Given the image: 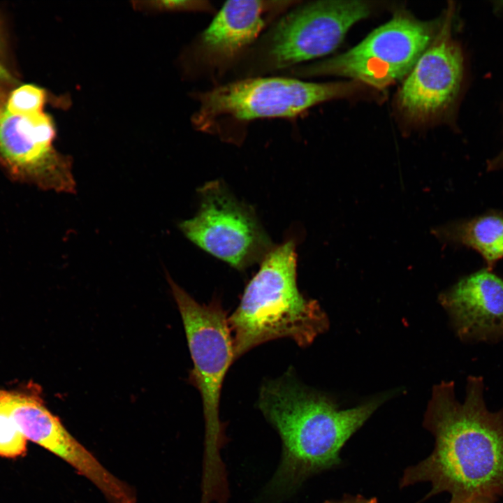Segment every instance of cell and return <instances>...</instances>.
Instances as JSON below:
<instances>
[{
  "mask_svg": "<svg viewBox=\"0 0 503 503\" xmlns=\"http://www.w3.org/2000/svg\"><path fill=\"white\" fill-rule=\"evenodd\" d=\"M479 376H469L460 402L455 384L442 381L433 386L423 426L435 438L432 453L409 466L401 488L429 482L425 499L447 492L451 498L482 495L497 500L503 495V407L490 411Z\"/></svg>",
  "mask_w": 503,
  "mask_h": 503,
  "instance_id": "obj_1",
  "label": "cell"
},
{
  "mask_svg": "<svg viewBox=\"0 0 503 503\" xmlns=\"http://www.w3.org/2000/svg\"><path fill=\"white\" fill-rule=\"evenodd\" d=\"M393 393H383L342 409L330 396L302 386L291 373L266 381L258 407L282 442V459L266 496L284 498L312 475L340 465L344 445Z\"/></svg>",
  "mask_w": 503,
  "mask_h": 503,
  "instance_id": "obj_2",
  "label": "cell"
},
{
  "mask_svg": "<svg viewBox=\"0 0 503 503\" xmlns=\"http://www.w3.org/2000/svg\"><path fill=\"white\" fill-rule=\"evenodd\" d=\"M1 31H0V45H1Z\"/></svg>",
  "mask_w": 503,
  "mask_h": 503,
  "instance_id": "obj_23",
  "label": "cell"
},
{
  "mask_svg": "<svg viewBox=\"0 0 503 503\" xmlns=\"http://www.w3.org/2000/svg\"><path fill=\"white\" fill-rule=\"evenodd\" d=\"M374 5L365 1L330 0L297 6L274 24L258 48L260 69L277 71L326 55L349 29L367 17Z\"/></svg>",
  "mask_w": 503,
  "mask_h": 503,
  "instance_id": "obj_7",
  "label": "cell"
},
{
  "mask_svg": "<svg viewBox=\"0 0 503 503\" xmlns=\"http://www.w3.org/2000/svg\"><path fill=\"white\" fill-rule=\"evenodd\" d=\"M454 13V5H449L436 36L398 92V109L412 122L448 117L465 88V57L461 45L453 37Z\"/></svg>",
  "mask_w": 503,
  "mask_h": 503,
  "instance_id": "obj_9",
  "label": "cell"
},
{
  "mask_svg": "<svg viewBox=\"0 0 503 503\" xmlns=\"http://www.w3.org/2000/svg\"><path fill=\"white\" fill-rule=\"evenodd\" d=\"M324 503H379L376 497L367 498L360 495H345L340 500H328Z\"/></svg>",
  "mask_w": 503,
  "mask_h": 503,
  "instance_id": "obj_18",
  "label": "cell"
},
{
  "mask_svg": "<svg viewBox=\"0 0 503 503\" xmlns=\"http://www.w3.org/2000/svg\"><path fill=\"white\" fill-rule=\"evenodd\" d=\"M13 78L10 72L0 63V89L8 83L12 82Z\"/></svg>",
  "mask_w": 503,
  "mask_h": 503,
  "instance_id": "obj_21",
  "label": "cell"
},
{
  "mask_svg": "<svg viewBox=\"0 0 503 503\" xmlns=\"http://www.w3.org/2000/svg\"><path fill=\"white\" fill-rule=\"evenodd\" d=\"M293 241L273 247L247 285L239 305L228 318L235 359L254 347L287 337L307 347L329 328L319 303L300 292Z\"/></svg>",
  "mask_w": 503,
  "mask_h": 503,
  "instance_id": "obj_3",
  "label": "cell"
},
{
  "mask_svg": "<svg viewBox=\"0 0 503 503\" xmlns=\"http://www.w3.org/2000/svg\"><path fill=\"white\" fill-rule=\"evenodd\" d=\"M6 98L0 89V166L6 175L43 190L75 192L72 161L54 148L50 117L44 112L10 114L5 108Z\"/></svg>",
  "mask_w": 503,
  "mask_h": 503,
  "instance_id": "obj_10",
  "label": "cell"
},
{
  "mask_svg": "<svg viewBox=\"0 0 503 503\" xmlns=\"http://www.w3.org/2000/svg\"><path fill=\"white\" fill-rule=\"evenodd\" d=\"M296 3L226 1L197 37L186 56V61L197 71L212 76L221 75L256 40L273 15Z\"/></svg>",
  "mask_w": 503,
  "mask_h": 503,
  "instance_id": "obj_12",
  "label": "cell"
},
{
  "mask_svg": "<svg viewBox=\"0 0 503 503\" xmlns=\"http://www.w3.org/2000/svg\"><path fill=\"white\" fill-rule=\"evenodd\" d=\"M486 169L489 172L503 169V147L497 155L487 162Z\"/></svg>",
  "mask_w": 503,
  "mask_h": 503,
  "instance_id": "obj_20",
  "label": "cell"
},
{
  "mask_svg": "<svg viewBox=\"0 0 503 503\" xmlns=\"http://www.w3.org/2000/svg\"><path fill=\"white\" fill-rule=\"evenodd\" d=\"M432 233L442 242L476 251L488 270H493L503 258V212L490 211L453 221L435 228Z\"/></svg>",
  "mask_w": 503,
  "mask_h": 503,
  "instance_id": "obj_14",
  "label": "cell"
},
{
  "mask_svg": "<svg viewBox=\"0 0 503 503\" xmlns=\"http://www.w3.org/2000/svg\"><path fill=\"white\" fill-rule=\"evenodd\" d=\"M361 82L316 83L291 78L256 77L217 86L197 94L196 128L223 138L231 136L249 122L263 118H291L325 101L353 95Z\"/></svg>",
  "mask_w": 503,
  "mask_h": 503,
  "instance_id": "obj_5",
  "label": "cell"
},
{
  "mask_svg": "<svg viewBox=\"0 0 503 503\" xmlns=\"http://www.w3.org/2000/svg\"><path fill=\"white\" fill-rule=\"evenodd\" d=\"M136 9L145 11H212L207 1H140L133 3Z\"/></svg>",
  "mask_w": 503,
  "mask_h": 503,
  "instance_id": "obj_17",
  "label": "cell"
},
{
  "mask_svg": "<svg viewBox=\"0 0 503 503\" xmlns=\"http://www.w3.org/2000/svg\"><path fill=\"white\" fill-rule=\"evenodd\" d=\"M9 411L26 437L59 457L92 481L108 503H136L133 489L107 469L65 428L45 406L38 388L15 391Z\"/></svg>",
  "mask_w": 503,
  "mask_h": 503,
  "instance_id": "obj_11",
  "label": "cell"
},
{
  "mask_svg": "<svg viewBox=\"0 0 503 503\" xmlns=\"http://www.w3.org/2000/svg\"><path fill=\"white\" fill-rule=\"evenodd\" d=\"M27 452V439L20 430L8 407L0 406V456L14 458Z\"/></svg>",
  "mask_w": 503,
  "mask_h": 503,
  "instance_id": "obj_16",
  "label": "cell"
},
{
  "mask_svg": "<svg viewBox=\"0 0 503 503\" xmlns=\"http://www.w3.org/2000/svg\"><path fill=\"white\" fill-rule=\"evenodd\" d=\"M493 9L497 13H503V1H495L493 2Z\"/></svg>",
  "mask_w": 503,
  "mask_h": 503,
  "instance_id": "obj_22",
  "label": "cell"
},
{
  "mask_svg": "<svg viewBox=\"0 0 503 503\" xmlns=\"http://www.w3.org/2000/svg\"><path fill=\"white\" fill-rule=\"evenodd\" d=\"M439 301L462 341L503 340V279L493 270L485 268L463 277Z\"/></svg>",
  "mask_w": 503,
  "mask_h": 503,
  "instance_id": "obj_13",
  "label": "cell"
},
{
  "mask_svg": "<svg viewBox=\"0 0 503 503\" xmlns=\"http://www.w3.org/2000/svg\"><path fill=\"white\" fill-rule=\"evenodd\" d=\"M497 500L482 495H470L451 498L449 503H495Z\"/></svg>",
  "mask_w": 503,
  "mask_h": 503,
  "instance_id": "obj_19",
  "label": "cell"
},
{
  "mask_svg": "<svg viewBox=\"0 0 503 503\" xmlns=\"http://www.w3.org/2000/svg\"><path fill=\"white\" fill-rule=\"evenodd\" d=\"M442 18L421 21L398 13L348 51L294 68L291 73L301 77L343 76L384 88L409 74L434 39Z\"/></svg>",
  "mask_w": 503,
  "mask_h": 503,
  "instance_id": "obj_6",
  "label": "cell"
},
{
  "mask_svg": "<svg viewBox=\"0 0 503 503\" xmlns=\"http://www.w3.org/2000/svg\"><path fill=\"white\" fill-rule=\"evenodd\" d=\"M45 92L38 86L27 84L13 90L6 96L5 108L10 114L32 115L43 112Z\"/></svg>",
  "mask_w": 503,
  "mask_h": 503,
  "instance_id": "obj_15",
  "label": "cell"
},
{
  "mask_svg": "<svg viewBox=\"0 0 503 503\" xmlns=\"http://www.w3.org/2000/svg\"><path fill=\"white\" fill-rule=\"evenodd\" d=\"M200 192L198 212L180 224L185 236L238 270L262 261L273 247L252 208L219 181L207 183Z\"/></svg>",
  "mask_w": 503,
  "mask_h": 503,
  "instance_id": "obj_8",
  "label": "cell"
},
{
  "mask_svg": "<svg viewBox=\"0 0 503 503\" xmlns=\"http://www.w3.org/2000/svg\"><path fill=\"white\" fill-rule=\"evenodd\" d=\"M168 281L182 317L194 363L190 379L203 402L205 428L202 486L216 489L227 482L220 455L225 436L219 418V402L225 375L235 360L233 337L226 313L218 300L200 304L169 276Z\"/></svg>",
  "mask_w": 503,
  "mask_h": 503,
  "instance_id": "obj_4",
  "label": "cell"
}]
</instances>
